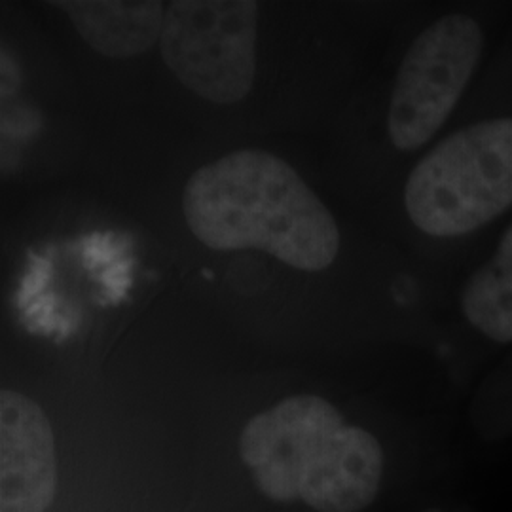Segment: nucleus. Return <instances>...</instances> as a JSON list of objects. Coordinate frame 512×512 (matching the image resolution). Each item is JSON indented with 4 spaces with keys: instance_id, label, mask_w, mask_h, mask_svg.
<instances>
[{
    "instance_id": "obj_8",
    "label": "nucleus",
    "mask_w": 512,
    "mask_h": 512,
    "mask_svg": "<svg viewBox=\"0 0 512 512\" xmlns=\"http://www.w3.org/2000/svg\"><path fill=\"white\" fill-rule=\"evenodd\" d=\"M69 19L74 29L95 52L129 59L148 52L154 42L162 37L164 27V2H90L69 0L55 2Z\"/></svg>"
},
{
    "instance_id": "obj_9",
    "label": "nucleus",
    "mask_w": 512,
    "mask_h": 512,
    "mask_svg": "<svg viewBox=\"0 0 512 512\" xmlns=\"http://www.w3.org/2000/svg\"><path fill=\"white\" fill-rule=\"evenodd\" d=\"M461 308L484 336L499 344L512 342V224L495 255L467 279Z\"/></svg>"
},
{
    "instance_id": "obj_6",
    "label": "nucleus",
    "mask_w": 512,
    "mask_h": 512,
    "mask_svg": "<svg viewBox=\"0 0 512 512\" xmlns=\"http://www.w3.org/2000/svg\"><path fill=\"white\" fill-rule=\"evenodd\" d=\"M57 486L54 431L44 410L14 389L0 393V512H44Z\"/></svg>"
},
{
    "instance_id": "obj_4",
    "label": "nucleus",
    "mask_w": 512,
    "mask_h": 512,
    "mask_svg": "<svg viewBox=\"0 0 512 512\" xmlns=\"http://www.w3.org/2000/svg\"><path fill=\"white\" fill-rule=\"evenodd\" d=\"M484 48L482 29L465 14L431 23L404 55L387 112L393 147H423L458 105Z\"/></svg>"
},
{
    "instance_id": "obj_5",
    "label": "nucleus",
    "mask_w": 512,
    "mask_h": 512,
    "mask_svg": "<svg viewBox=\"0 0 512 512\" xmlns=\"http://www.w3.org/2000/svg\"><path fill=\"white\" fill-rule=\"evenodd\" d=\"M344 425L329 401L315 395L289 397L243 427L239 456L262 494L285 503L300 501L313 459Z\"/></svg>"
},
{
    "instance_id": "obj_3",
    "label": "nucleus",
    "mask_w": 512,
    "mask_h": 512,
    "mask_svg": "<svg viewBox=\"0 0 512 512\" xmlns=\"http://www.w3.org/2000/svg\"><path fill=\"white\" fill-rule=\"evenodd\" d=\"M256 31L253 0H177L165 10L162 57L190 92L236 105L255 84Z\"/></svg>"
},
{
    "instance_id": "obj_2",
    "label": "nucleus",
    "mask_w": 512,
    "mask_h": 512,
    "mask_svg": "<svg viewBox=\"0 0 512 512\" xmlns=\"http://www.w3.org/2000/svg\"><path fill=\"white\" fill-rule=\"evenodd\" d=\"M512 205V118L459 129L412 169L404 207L421 232L458 238Z\"/></svg>"
},
{
    "instance_id": "obj_10",
    "label": "nucleus",
    "mask_w": 512,
    "mask_h": 512,
    "mask_svg": "<svg viewBox=\"0 0 512 512\" xmlns=\"http://www.w3.org/2000/svg\"><path fill=\"white\" fill-rule=\"evenodd\" d=\"M425 512H442V511H437V509H431V511H425Z\"/></svg>"
},
{
    "instance_id": "obj_1",
    "label": "nucleus",
    "mask_w": 512,
    "mask_h": 512,
    "mask_svg": "<svg viewBox=\"0 0 512 512\" xmlns=\"http://www.w3.org/2000/svg\"><path fill=\"white\" fill-rule=\"evenodd\" d=\"M184 219L215 251L258 249L302 272H323L340 251L327 205L285 160L241 148L198 169L184 186Z\"/></svg>"
},
{
    "instance_id": "obj_7",
    "label": "nucleus",
    "mask_w": 512,
    "mask_h": 512,
    "mask_svg": "<svg viewBox=\"0 0 512 512\" xmlns=\"http://www.w3.org/2000/svg\"><path fill=\"white\" fill-rule=\"evenodd\" d=\"M384 450L361 427L344 425L313 459L302 482L300 501L319 512H359L380 490Z\"/></svg>"
}]
</instances>
